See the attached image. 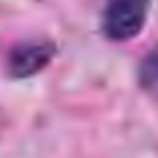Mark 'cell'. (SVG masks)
Returning <instances> with one entry per match:
<instances>
[{
	"label": "cell",
	"instance_id": "6da1fadb",
	"mask_svg": "<svg viewBox=\"0 0 158 158\" xmlns=\"http://www.w3.org/2000/svg\"><path fill=\"white\" fill-rule=\"evenodd\" d=\"M150 0H108L102 14V32L112 42H126L142 32Z\"/></svg>",
	"mask_w": 158,
	"mask_h": 158
},
{
	"label": "cell",
	"instance_id": "7a4b0ae2",
	"mask_svg": "<svg viewBox=\"0 0 158 158\" xmlns=\"http://www.w3.org/2000/svg\"><path fill=\"white\" fill-rule=\"evenodd\" d=\"M56 46L52 40L46 38H34L18 42L10 48L6 56V74L10 78H30L34 74L42 72L52 62Z\"/></svg>",
	"mask_w": 158,
	"mask_h": 158
},
{
	"label": "cell",
	"instance_id": "3957f363",
	"mask_svg": "<svg viewBox=\"0 0 158 158\" xmlns=\"http://www.w3.org/2000/svg\"><path fill=\"white\" fill-rule=\"evenodd\" d=\"M138 84L150 98L158 102V44L142 58L138 66Z\"/></svg>",
	"mask_w": 158,
	"mask_h": 158
}]
</instances>
